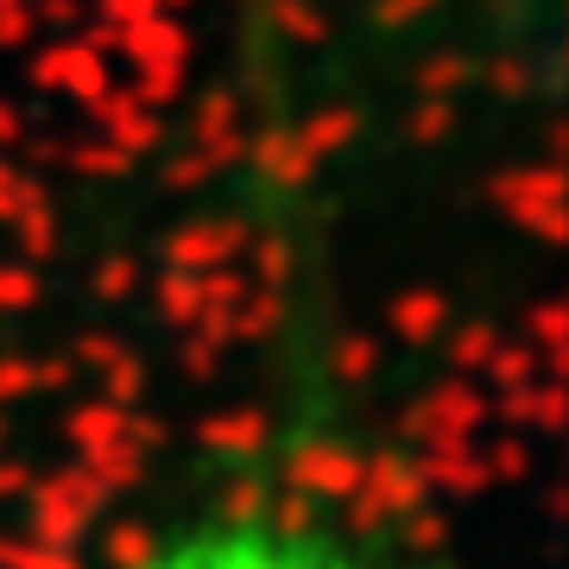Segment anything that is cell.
<instances>
[{
    "label": "cell",
    "instance_id": "6da1fadb",
    "mask_svg": "<svg viewBox=\"0 0 569 569\" xmlns=\"http://www.w3.org/2000/svg\"><path fill=\"white\" fill-rule=\"evenodd\" d=\"M140 569H367V563L348 557V550L336 545V538H323V531L247 512V519L197 526L190 538L152 550Z\"/></svg>",
    "mask_w": 569,
    "mask_h": 569
}]
</instances>
